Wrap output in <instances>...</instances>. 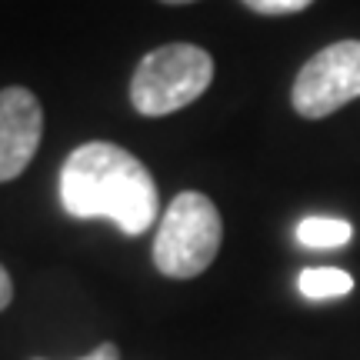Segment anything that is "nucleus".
I'll return each instance as SVG.
<instances>
[{
  "instance_id": "nucleus-1",
  "label": "nucleus",
  "mask_w": 360,
  "mask_h": 360,
  "mask_svg": "<svg viewBox=\"0 0 360 360\" xmlns=\"http://www.w3.org/2000/svg\"><path fill=\"white\" fill-rule=\"evenodd\" d=\"M60 204L77 220H110L127 237L150 231L160 197L150 170L107 141L80 143L60 170Z\"/></svg>"
},
{
  "instance_id": "nucleus-2",
  "label": "nucleus",
  "mask_w": 360,
  "mask_h": 360,
  "mask_svg": "<svg viewBox=\"0 0 360 360\" xmlns=\"http://www.w3.org/2000/svg\"><path fill=\"white\" fill-rule=\"evenodd\" d=\"M224 224L214 200L200 191L177 193L157 224L154 264L164 277L191 281L204 274L220 250Z\"/></svg>"
},
{
  "instance_id": "nucleus-3",
  "label": "nucleus",
  "mask_w": 360,
  "mask_h": 360,
  "mask_svg": "<svg viewBox=\"0 0 360 360\" xmlns=\"http://www.w3.org/2000/svg\"><path fill=\"white\" fill-rule=\"evenodd\" d=\"M214 80V57L197 44H164L143 57L130 80V103L143 117H167L193 103Z\"/></svg>"
},
{
  "instance_id": "nucleus-4",
  "label": "nucleus",
  "mask_w": 360,
  "mask_h": 360,
  "mask_svg": "<svg viewBox=\"0 0 360 360\" xmlns=\"http://www.w3.org/2000/svg\"><path fill=\"white\" fill-rule=\"evenodd\" d=\"M360 97V40H337L297 70L290 103L304 120H323Z\"/></svg>"
},
{
  "instance_id": "nucleus-5",
  "label": "nucleus",
  "mask_w": 360,
  "mask_h": 360,
  "mask_svg": "<svg viewBox=\"0 0 360 360\" xmlns=\"http://www.w3.org/2000/svg\"><path fill=\"white\" fill-rule=\"evenodd\" d=\"M44 134L40 101L27 87L0 90V184L20 177L34 160Z\"/></svg>"
},
{
  "instance_id": "nucleus-6",
  "label": "nucleus",
  "mask_w": 360,
  "mask_h": 360,
  "mask_svg": "<svg viewBox=\"0 0 360 360\" xmlns=\"http://www.w3.org/2000/svg\"><path fill=\"white\" fill-rule=\"evenodd\" d=\"M354 227L340 217H304L297 224V240L310 250H337L350 244Z\"/></svg>"
},
{
  "instance_id": "nucleus-7",
  "label": "nucleus",
  "mask_w": 360,
  "mask_h": 360,
  "mask_svg": "<svg viewBox=\"0 0 360 360\" xmlns=\"http://www.w3.org/2000/svg\"><path fill=\"white\" fill-rule=\"evenodd\" d=\"M297 287L307 300H334L354 290V277L340 267H307L297 277Z\"/></svg>"
},
{
  "instance_id": "nucleus-8",
  "label": "nucleus",
  "mask_w": 360,
  "mask_h": 360,
  "mask_svg": "<svg viewBox=\"0 0 360 360\" xmlns=\"http://www.w3.org/2000/svg\"><path fill=\"white\" fill-rule=\"evenodd\" d=\"M247 11L260 13V17H287V13L307 11L314 0H240Z\"/></svg>"
},
{
  "instance_id": "nucleus-9",
  "label": "nucleus",
  "mask_w": 360,
  "mask_h": 360,
  "mask_svg": "<svg viewBox=\"0 0 360 360\" xmlns=\"http://www.w3.org/2000/svg\"><path fill=\"white\" fill-rule=\"evenodd\" d=\"M11 297H13V283H11V274L4 270V264H0V310L11 304Z\"/></svg>"
},
{
  "instance_id": "nucleus-10",
  "label": "nucleus",
  "mask_w": 360,
  "mask_h": 360,
  "mask_svg": "<svg viewBox=\"0 0 360 360\" xmlns=\"http://www.w3.org/2000/svg\"><path fill=\"white\" fill-rule=\"evenodd\" d=\"M80 360H120V354H117L114 344H101L94 354H87V357H80Z\"/></svg>"
},
{
  "instance_id": "nucleus-11",
  "label": "nucleus",
  "mask_w": 360,
  "mask_h": 360,
  "mask_svg": "<svg viewBox=\"0 0 360 360\" xmlns=\"http://www.w3.org/2000/svg\"><path fill=\"white\" fill-rule=\"evenodd\" d=\"M160 4H167V7H184V4H197V0H160Z\"/></svg>"
}]
</instances>
